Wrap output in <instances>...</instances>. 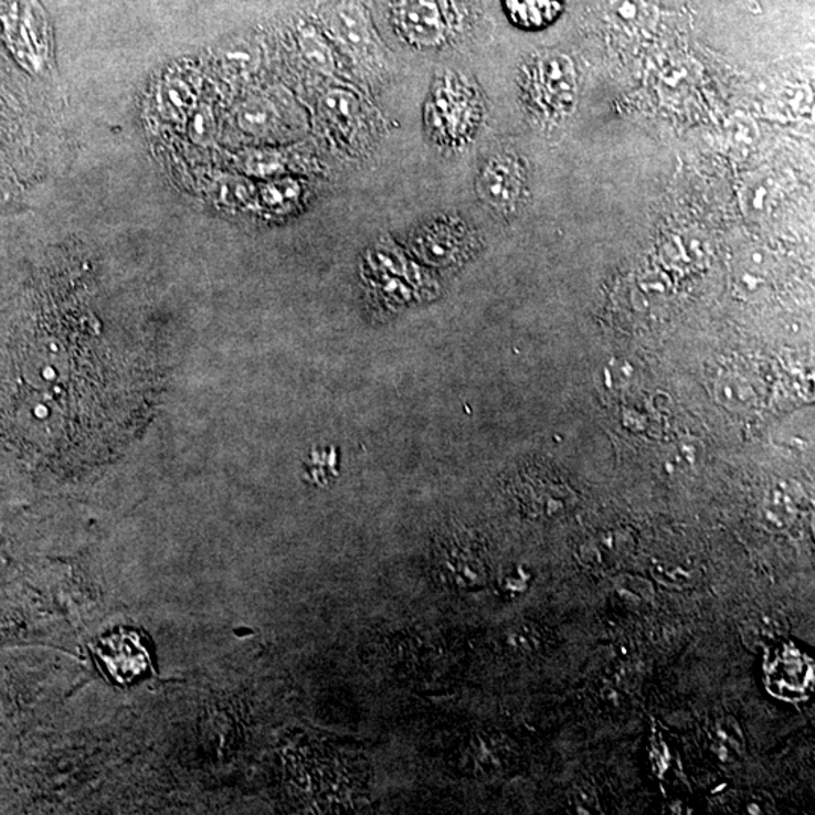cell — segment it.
I'll list each match as a JSON object with an SVG mask.
<instances>
[{
    "mask_svg": "<svg viewBox=\"0 0 815 815\" xmlns=\"http://www.w3.org/2000/svg\"><path fill=\"white\" fill-rule=\"evenodd\" d=\"M394 29L411 47L431 51L443 47L459 27L456 0H394Z\"/></svg>",
    "mask_w": 815,
    "mask_h": 815,
    "instance_id": "cell-1",
    "label": "cell"
},
{
    "mask_svg": "<svg viewBox=\"0 0 815 815\" xmlns=\"http://www.w3.org/2000/svg\"><path fill=\"white\" fill-rule=\"evenodd\" d=\"M328 34L360 63H373L378 40L368 11L357 0H329L320 8Z\"/></svg>",
    "mask_w": 815,
    "mask_h": 815,
    "instance_id": "cell-2",
    "label": "cell"
},
{
    "mask_svg": "<svg viewBox=\"0 0 815 815\" xmlns=\"http://www.w3.org/2000/svg\"><path fill=\"white\" fill-rule=\"evenodd\" d=\"M98 668L115 685H131L151 670V656L141 632L121 628L91 646Z\"/></svg>",
    "mask_w": 815,
    "mask_h": 815,
    "instance_id": "cell-3",
    "label": "cell"
},
{
    "mask_svg": "<svg viewBox=\"0 0 815 815\" xmlns=\"http://www.w3.org/2000/svg\"><path fill=\"white\" fill-rule=\"evenodd\" d=\"M485 203L497 210L516 208L525 188V171L512 156H496L481 168L476 184Z\"/></svg>",
    "mask_w": 815,
    "mask_h": 815,
    "instance_id": "cell-4",
    "label": "cell"
},
{
    "mask_svg": "<svg viewBox=\"0 0 815 815\" xmlns=\"http://www.w3.org/2000/svg\"><path fill=\"white\" fill-rule=\"evenodd\" d=\"M506 15L526 31L549 28L561 18L565 0H504Z\"/></svg>",
    "mask_w": 815,
    "mask_h": 815,
    "instance_id": "cell-5",
    "label": "cell"
},
{
    "mask_svg": "<svg viewBox=\"0 0 815 815\" xmlns=\"http://www.w3.org/2000/svg\"><path fill=\"white\" fill-rule=\"evenodd\" d=\"M277 109L272 103L265 98H254L245 102L239 109L237 121L246 134L265 136L272 134L277 126Z\"/></svg>",
    "mask_w": 815,
    "mask_h": 815,
    "instance_id": "cell-6",
    "label": "cell"
},
{
    "mask_svg": "<svg viewBox=\"0 0 815 815\" xmlns=\"http://www.w3.org/2000/svg\"><path fill=\"white\" fill-rule=\"evenodd\" d=\"M298 40L300 52L313 67L322 73H331L335 70L336 60L332 56L331 45L313 24L299 28Z\"/></svg>",
    "mask_w": 815,
    "mask_h": 815,
    "instance_id": "cell-7",
    "label": "cell"
},
{
    "mask_svg": "<svg viewBox=\"0 0 815 815\" xmlns=\"http://www.w3.org/2000/svg\"><path fill=\"white\" fill-rule=\"evenodd\" d=\"M322 108L327 114L328 121L341 131H349V127L353 125V115L357 110L356 98L351 94L343 91L335 89V93L328 94L325 98Z\"/></svg>",
    "mask_w": 815,
    "mask_h": 815,
    "instance_id": "cell-8",
    "label": "cell"
},
{
    "mask_svg": "<svg viewBox=\"0 0 815 815\" xmlns=\"http://www.w3.org/2000/svg\"><path fill=\"white\" fill-rule=\"evenodd\" d=\"M162 97L167 100L168 108L176 110H189L191 108V88L180 80L168 81L163 86Z\"/></svg>",
    "mask_w": 815,
    "mask_h": 815,
    "instance_id": "cell-9",
    "label": "cell"
},
{
    "mask_svg": "<svg viewBox=\"0 0 815 815\" xmlns=\"http://www.w3.org/2000/svg\"><path fill=\"white\" fill-rule=\"evenodd\" d=\"M279 168L277 156L271 154H253L246 158V170L255 174H271Z\"/></svg>",
    "mask_w": 815,
    "mask_h": 815,
    "instance_id": "cell-10",
    "label": "cell"
},
{
    "mask_svg": "<svg viewBox=\"0 0 815 815\" xmlns=\"http://www.w3.org/2000/svg\"><path fill=\"white\" fill-rule=\"evenodd\" d=\"M295 184L287 183H274L271 184L269 189L266 191L265 199L267 203L271 205H277V204H284L289 203V201L296 199V195H298V191L295 189Z\"/></svg>",
    "mask_w": 815,
    "mask_h": 815,
    "instance_id": "cell-11",
    "label": "cell"
},
{
    "mask_svg": "<svg viewBox=\"0 0 815 815\" xmlns=\"http://www.w3.org/2000/svg\"><path fill=\"white\" fill-rule=\"evenodd\" d=\"M213 129L210 114H197L192 119V134L197 139H204Z\"/></svg>",
    "mask_w": 815,
    "mask_h": 815,
    "instance_id": "cell-12",
    "label": "cell"
}]
</instances>
